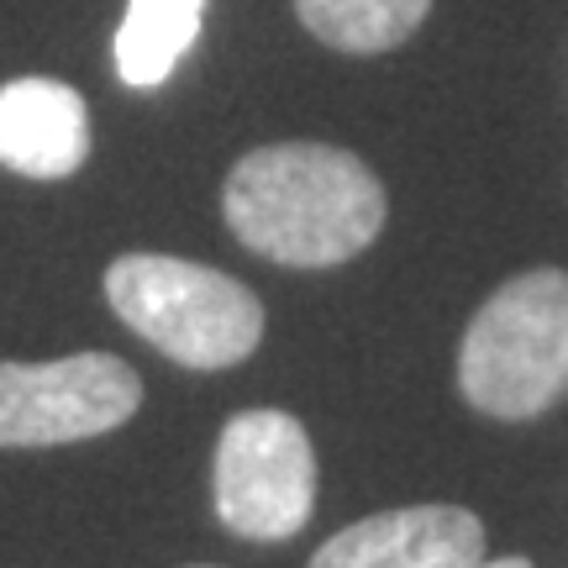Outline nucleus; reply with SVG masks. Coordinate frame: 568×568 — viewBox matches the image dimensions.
Wrapping results in <instances>:
<instances>
[{"instance_id": "nucleus-10", "label": "nucleus", "mask_w": 568, "mask_h": 568, "mask_svg": "<svg viewBox=\"0 0 568 568\" xmlns=\"http://www.w3.org/2000/svg\"><path fill=\"white\" fill-rule=\"evenodd\" d=\"M479 568H531V564H527V558H516V552H510V558H485Z\"/></svg>"}, {"instance_id": "nucleus-1", "label": "nucleus", "mask_w": 568, "mask_h": 568, "mask_svg": "<svg viewBox=\"0 0 568 568\" xmlns=\"http://www.w3.org/2000/svg\"><path fill=\"white\" fill-rule=\"evenodd\" d=\"M222 211L232 237L290 268L358 258L385 232L389 201L358 153L326 142H268L226 174Z\"/></svg>"}, {"instance_id": "nucleus-2", "label": "nucleus", "mask_w": 568, "mask_h": 568, "mask_svg": "<svg viewBox=\"0 0 568 568\" xmlns=\"http://www.w3.org/2000/svg\"><path fill=\"white\" fill-rule=\"evenodd\" d=\"M458 389L495 422H531L568 395V274L531 268L506 280L458 347Z\"/></svg>"}, {"instance_id": "nucleus-8", "label": "nucleus", "mask_w": 568, "mask_h": 568, "mask_svg": "<svg viewBox=\"0 0 568 568\" xmlns=\"http://www.w3.org/2000/svg\"><path fill=\"white\" fill-rule=\"evenodd\" d=\"M205 0H132L116 27V74L132 90H159L195 48Z\"/></svg>"}, {"instance_id": "nucleus-7", "label": "nucleus", "mask_w": 568, "mask_h": 568, "mask_svg": "<svg viewBox=\"0 0 568 568\" xmlns=\"http://www.w3.org/2000/svg\"><path fill=\"white\" fill-rule=\"evenodd\" d=\"M90 159V111L63 80L0 84V163L27 180H63Z\"/></svg>"}, {"instance_id": "nucleus-4", "label": "nucleus", "mask_w": 568, "mask_h": 568, "mask_svg": "<svg viewBox=\"0 0 568 568\" xmlns=\"http://www.w3.org/2000/svg\"><path fill=\"white\" fill-rule=\"evenodd\" d=\"M211 500L232 537L284 542L316 510V453L290 410H243L222 426Z\"/></svg>"}, {"instance_id": "nucleus-9", "label": "nucleus", "mask_w": 568, "mask_h": 568, "mask_svg": "<svg viewBox=\"0 0 568 568\" xmlns=\"http://www.w3.org/2000/svg\"><path fill=\"white\" fill-rule=\"evenodd\" d=\"M432 0H295V17L337 53H389L416 32Z\"/></svg>"}, {"instance_id": "nucleus-3", "label": "nucleus", "mask_w": 568, "mask_h": 568, "mask_svg": "<svg viewBox=\"0 0 568 568\" xmlns=\"http://www.w3.org/2000/svg\"><path fill=\"white\" fill-rule=\"evenodd\" d=\"M105 301L142 343L184 368H232L264 343L258 295L211 264L126 253L105 268Z\"/></svg>"}, {"instance_id": "nucleus-6", "label": "nucleus", "mask_w": 568, "mask_h": 568, "mask_svg": "<svg viewBox=\"0 0 568 568\" xmlns=\"http://www.w3.org/2000/svg\"><path fill=\"white\" fill-rule=\"evenodd\" d=\"M485 521L464 506H400L343 527L311 568H479Z\"/></svg>"}, {"instance_id": "nucleus-11", "label": "nucleus", "mask_w": 568, "mask_h": 568, "mask_svg": "<svg viewBox=\"0 0 568 568\" xmlns=\"http://www.w3.org/2000/svg\"><path fill=\"white\" fill-rule=\"evenodd\" d=\"M190 568H216V564H190Z\"/></svg>"}, {"instance_id": "nucleus-5", "label": "nucleus", "mask_w": 568, "mask_h": 568, "mask_svg": "<svg viewBox=\"0 0 568 568\" xmlns=\"http://www.w3.org/2000/svg\"><path fill=\"white\" fill-rule=\"evenodd\" d=\"M142 406V379L111 353L0 364V447H63L105 437Z\"/></svg>"}]
</instances>
